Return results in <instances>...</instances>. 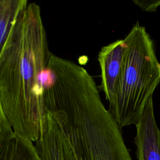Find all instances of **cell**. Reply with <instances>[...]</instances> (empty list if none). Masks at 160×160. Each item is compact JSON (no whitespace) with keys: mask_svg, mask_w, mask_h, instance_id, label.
<instances>
[{"mask_svg":"<svg viewBox=\"0 0 160 160\" xmlns=\"http://www.w3.org/2000/svg\"><path fill=\"white\" fill-rule=\"evenodd\" d=\"M51 54L40 7L30 2L0 49V109L14 132L32 142L47 122L41 75Z\"/></svg>","mask_w":160,"mask_h":160,"instance_id":"1","label":"cell"},{"mask_svg":"<svg viewBox=\"0 0 160 160\" xmlns=\"http://www.w3.org/2000/svg\"><path fill=\"white\" fill-rule=\"evenodd\" d=\"M126 51L109 111L122 128L136 124L160 83V63L145 28L137 22L124 39Z\"/></svg>","mask_w":160,"mask_h":160,"instance_id":"2","label":"cell"},{"mask_svg":"<svg viewBox=\"0 0 160 160\" xmlns=\"http://www.w3.org/2000/svg\"><path fill=\"white\" fill-rule=\"evenodd\" d=\"M68 129L81 140L86 160H132L114 119L89 118Z\"/></svg>","mask_w":160,"mask_h":160,"instance_id":"3","label":"cell"},{"mask_svg":"<svg viewBox=\"0 0 160 160\" xmlns=\"http://www.w3.org/2000/svg\"><path fill=\"white\" fill-rule=\"evenodd\" d=\"M47 122L36 147L42 160H86L82 144L71 130L47 112Z\"/></svg>","mask_w":160,"mask_h":160,"instance_id":"4","label":"cell"},{"mask_svg":"<svg viewBox=\"0 0 160 160\" xmlns=\"http://www.w3.org/2000/svg\"><path fill=\"white\" fill-rule=\"evenodd\" d=\"M126 44L124 39L116 40L101 48L98 56L101 68L99 88L109 102L116 93L121 74Z\"/></svg>","mask_w":160,"mask_h":160,"instance_id":"5","label":"cell"},{"mask_svg":"<svg viewBox=\"0 0 160 160\" xmlns=\"http://www.w3.org/2000/svg\"><path fill=\"white\" fill-rule=\"evenodd\" d=\"M135 126L137 159L160 160V130L154 118L152 96L147 102Z\"/></svg>","mask_w":160,"mask_h":160,"instance_id":"6","label":"cell"},{"mask_svg":"<svg viewBox=\"0 0 160 160\" xmlns=\"http://www.w3.org/2000/svg\"><path fill=\"white\" fill-rule=\"evenodd\" d=\"M0 160H42L33 142L16 134L1 109Z\"/></svg>","mask_w":160,"mask_h":160,"instance_id":"7","label":"cell"},{"mask_svg":"<svg viewBox=\"0 0 160 160\" xmlns=\"http://www.w3.org/2000/svg\"><path fill=\"white\" fill-rule=\"evenodd\" d=\"M28 4V0L0 1V49L6 44L13 27Z\"/></svg>","mask_w":160,"mask_h":160,"instance_id":"8","label":"cell"},{"mask_svg":"<svg viewBox=\"0 0 160 160\" xmlns=\"http://www.w3.org/2000/svg\"><path fill=\"white\" fill-rule=\"evenodd\" d=\"M132 2L144 11L156 12L160 7V0H133Z\"/></svg>","mask_w":160,"mask_h":160,"instance_id":"9","label":"cell"}]
</instances>
